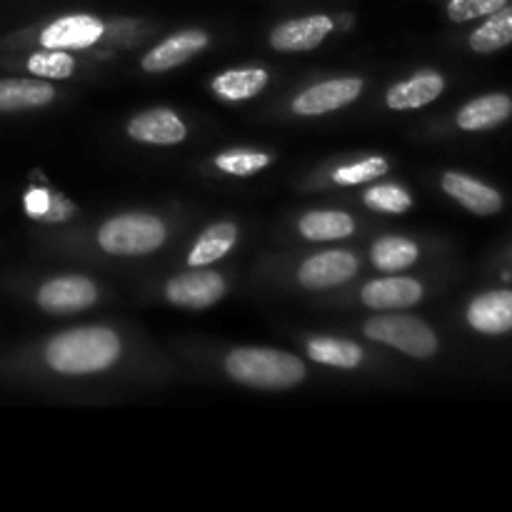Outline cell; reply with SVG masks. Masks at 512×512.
Wrapping results in <instances>:
<instances>
[{
  "label": "cell",
  "mask_w": 512,
  "mask_h": 512,
  "mask_svg": "<svg viewBox=\"0 0 512 512\" xmlns=\"http://www.w3.org/2000/svg\"><path fill=\"white\" fill-rule=\"evenodd\" d=\"M443 190L475 215H495L503 210V195L498 190L465 173H445Z\"/></svg>",
  "instance_id": "15"
},
{
  "label": "cell",
  "mask_w": 512,
  "mask_h": 512,
  "mask_svg": "<svg viewBox=\"0 0 512 512\" xmlns=\"http://www.w3.org/2000/svg\"><path fill=\"white\" fill-rule=\"evenodd\" d=\"M225 370L235 383L258 390H288L305 380L303 360L293 353L270 348H238L225 360Z\"/></svg>",
  "instance_id": "2"
},
{
  "label": "cell",
  "mask_w": 512,
  "mask_h": 512,
  "mask_svg": "<svg viewBox=\"0 0 512 512\" xmlns=\"http://www.w3.org/2000/svg\"><path fill=\"white\" fill-rule=\"evenodd\" d=\"M363 93V80L360 78H335L323 80V83L313 85V88L303 90L298 98L293 100V110L298 115H325L333 110L345 108L358 95Z\"/></svg>",
  "instance_id": "9"
},
{
  "label": "cell",
  "mask_w": 512,
  "mask_h": 512,
  "mask_svg": "<svg viewBox=\"0 0 512 512\" xmlns=\"http://www.w3.org/2000/svg\"><path fill=\"white\" fill-rule=\"evenodd\" d=\"M468 325L480 335L512 330V290H488L468 305Z\"/></svg>",
  "instance_id": "12"
},
{
  "label": "cell",
  "mask_w": 512,
  "mask_h": 512,
  "mask_svg": "<svg viewBox=\"0 0 512 512\" xmlns=\"http://www.w3.org/2000/svg\"><path fill=\"white\" fill-rule=\"evenodd\" d=\"M105 33L103 20L95 18V15L85 13H73L63 15V18H55L53 23H48L40 33V43L43 48H55V50H70V48H88L95 45Z\"/></svg>",
  "instance_id": "10"
},
{
  "label": "cell",
  "mask_w": 512,
  "mask_h": 512,
  "mask_svg": "<svg viewBox=\"0 0 512 512\" xmlns=\"http://www.w3.org/2000/svg\"><path fill=\"white\" fill-rule=\"evenodd\" d=\"M333 28L335 23L330 15H305V18L275 25L273 33H270V45L280 53H305V50L318 48L333 33Z\"/></svg>",
  "instance_id": "8"
},
{
  "label": "cell",
  "mask_w": 512,
  "mask_h": 512,
  "mask_svg": "<svg viewBox=\"0 0 512 512\" xmlns=\"http://www.w3.org/2000/svg\"><path fill=\"white\" fill-rule=\"evenodd\" d=\"M420 250L413 240L400 238V235H385L378 243L373 245V258L375 268L383 270V273H400V270L410 268V265L418 260Z\"/></svg>",
  "instance_id": "23"
},
{
  "label": "cell",
  "mask_w": 512,
  "mask_h": 512,
  "mask_svg": "<svg viewBox=\"0 0 512 512\" xmlns=\"http://www.w3.org/2000/svg\"><path fill=\"white\" fill-rule=\"evenodd\" d=\"M28 73L35 78H53L63 80L75 73V60L68 53L55 48H45L43 53H33L28 58Z\"/></svg>",
  "instance_id": "26"
},
{
  "label": "cell",
  "mask_w": 512,
  "mask_h": 512,
  "mask_svg": "<svg viewBox=\"0 0 512 512\" xmlns=\"http://www.w3.org/2000/svg\"><path fill=\"white\" fill-rule=\"evenodd\" d=\"M168 238L163 220L150 213H125L98 230V243L110 255L155 253Z\"/></svg>",
  "instance_id": "3"
},
{
  "label": "cell",
  "mask_w": 512,
  "mask_h": 512,
  "mask_svg": "<svg viewBox=\"0 0 512 512\" xmlns=\"http://www.w3.org/2000/svg\"><path fill=\"white\" fill-rule=\"evenodd\" d=\"M48 208H50V195L45 193V190L33 188L25 193V213H28L30 218H43V215L48 213Z\"/></svg>",
  "instance_id": "30"
},
{
  "label": "cell",
  "mask_w": 512,
  "mask_h": 512,
  "mask_svg": "<svg viewBox=\"0 0 512 512\" xmlns=\"http://www.w3.org/2000/svg\"><path fill=\"white\" fill-rule=\"evenodd\" d=\"M505 3H510V0H448V18L453 23H470V20L495 13Z\"/></svg>",
  "instance_id": "29"
},
{
  "label": "cell",
  "mask_w": 512,
  "mask_h": 512,
  "mask_svg": "<svg viewBox=\"0 0 512 512\" xmlns=\"http://www.w3.org/2000/svg\"><path fill=\"white\" fill-rule=\"evenodd\" d=\"M445 90V78L433 70H425V73L413 75V78L403 80V83H395L393 88L385 95V103L390 110H418L425 108L428 103L438 100Z\"/></svg>",
  "instance_id": "16"
},
{
  "label": "cell",
  "mask_w": 512,
  "mask_h": 512,
  "mask_svg": "<svg viewBox=\"0 0 512 512\" xmlns=\"http://www.w3.org/2000/svg\"><path fill=\"white\" fill-rule=\"evenodd\" d=\"M365 335L418 360L438 353L435 330L413 315H378L365 323Z\"/></svg>",
  "instance_id": "4"
},
{
  "label": "cell",
  "mask_w": 512,
  "mask_h": 512,
  "mask_svg": "<svg viewBox=\"0 0 512 512\" xmlns=\"http://www.w3.org/2000/svg\"><path fill=\"white\" fill-rule=\"evenodd\" d=\"M238 243V228L233 223H215L198 238V243L190 248L188 265L190 268H205L215 260L225 258Z\"/></svg>",
  "instance_id": "19"
},
{
  "label": "cell",
  "mask_w": 512,
  "mask_h": 512,
  "mask_svg": "<svg viewBox=\"0 0 512 512\" xmlns=\"http://www.w3.org/2000/svg\"><path fill=\"white\" fill-rule=\"evenodd\" d=\"M270 165V155L260 153V150H228L215 158V168L223 170L228 175H255Z\"/></svg>",
  "instance_id": "27"
},
{
  "label": "cell",
  "mask_w": 512,
  "mask_h": 512,
  "mask_svg": "<svg viewBox=\"0 0 512 512\" xmlns=\"http://www.w3.org/2000/svg\"><path fill=\"white\" fill-rule=\"evenodd\" d=\"M512 115V100L505 93L480 95L463 105L458 113V128L465 133H483V130L498 128Z\"/></svg>",
  "instance_id": "17"
},
{
  "label": "cell",
  "mask_w": 512,
  "mask_h": 512,
  "mask_svg": "<svg viewBox=\"0 0 512 512\" xmlns=\"http://www.w3.org/2000/svg\"><path fill=\"white\" fill-rule=\"evenodd\" d=\"M55 88L43 83L40 78H3L0 80V113H13V110L43 108L53 103Z\"/></svg>",
  "instance_id": "18"
},
{
  "label": "cell",
  "mask_w": 512,
  "mask_h": 512,
  "mask_svg": "<svg viewBox=\"0 0 512 512\" xmlns=\"http://www.w3.org/2000/svg\"><path fill=\"white\" fill-rule=\"evenodd\" d=\"M208 43L210 38L205 30H180V33L170 35L163 43L150 48L140 65H143L145 73H168V70L195 58L200 50L208 48Z\"/></svg>",
  "instance_id": "11"
},
{
  "label": "cell",
  "mask_w": 512,
  "mask_h": 512,
  "mask_svg": "<svg viewBox=\"0 0 512 512\" xmlns=\"http://www.w3.org/2000/svg\"><path fill=\"white\" fill-rule=\"evenodd\" d=\"M363 303L373 310H405L423 300V285L413 278H380L370 280L360 293Z\"/></svg>",
  "instance_id": "13"
},
{
  "label": "cell",
  "mask_w": 512,
  "mask_h": 512,
  "mask_svg": "<svg viewBox=\"0 0 512 512\" xmlns=\"http://www.w3.org/2000/svg\"><path fill=\"white\" fill-rule=\"evenodd\" d=\"M225 280L210 270L193 268L190 273H180L165 285V298L178 308L203 310L223 300Z\"/></svg>",
  "instance_id": "5"
},
{
  "label": "cell",
  "mask_w": 512,
  "mask_h": 512,
  "mask_svg": "<svg viewBox=\"0 0 512 512\" xmlns=\"http://www.w3.org/2000/svg\"><path fill=\"white\" fill-rule=\"evenodd\" d=\"M470 48L480 55H490L512 43V3H505L495 13L485 15L483 25L470 35Z\"/></svg>",
  "instance_id": "21"
},
{
  "label": "cell",
  "mask_w": 512,
  "mask_h": 512,
  "mask_svg": "<svg viewBox=\"0 0 512 512\" xmlns=\"http://www.w3.org/2000/svg\"><path fill=\"white\" fill-rule=\"evenodd\" d=\"M308 355L315 360V363H323V365H330V368H343V370H353L363 363V348L338 338L310 340Z\"/></svg>",
  "instance_id": "24"
},
{
  "label": "cell",
  "mask_w": 512,
  "mask_h": 512,
  "mask_svg": "<svg viewBox=\"0 0 512 512\" xmlns=\"http://www.w3.org/2000/svg\"><path fill=\"white\" fill-rule=\"evenodd\" d=\"M118 358L120 338L110 328L65 330L45 348V363L63 375L103 373Z\"/></svg>",
  "instance_id": "1"
},
{
  "label": "cell",
  "mask_w": 512,
  "mask_h": 512,
  "mask_svg": "<svg viewBox=\"0 0 512 512\" xmlns=\"http://www.w3.org/2000/svg\"><path fill=\"white\" fill-rule=\"evenodd\" d=\"M363 200L370 210L385 215H403L413 208V198L400 185H375L365 193Z\"/></svg>",
  "instance_id": "25"
},
{
  "label": "cell",
  "mask_w": 512,
  "mask_h": 512,
  "mask_svg": "<svg viewBox=\"0 0 512 512\" xmlns=\"http://www.w3.org/2000/svg\"><path fill=\"white\" fill-rule=\"evenodd\" d=\"M298 230L303 238L325 243V240H340L355 233V220L343 210H313L300 218Z\"/></svg>",
  "instance_id": "20"
},
{
  "label": "cell",
  "mask_w": 512,
  "mask_h": 512,
  "mask_svg": "<svg viewBox=\"0 0 512 512\" xmlns=\"http://www.w3.org/2000/svg\"><path fill=\"white\" fill-rule=\"evenodd\" d=\"M98 300L93 280L83 275H63L53 278L38 290V305L50 315H70L90 308Z\"/></svg>",
  "instance_id": "6"
},
{
  "label": "cell",
  "mask_w": 512,
  "mask_h": 512,
  "mask_svg": "<svg viewBox=\"0 0 512 512\" xmlns=\"http://www.w3.org/2000/svg\"><path fill=\"white\" fill-rule=\"evenodd\" d=\"M358 273V258L348 250H325L305 260L298 270L300 285L308 290H325L343 285Z\"/></svg>",
  "instance_id": "7"
},
{
  "label": "cell",
  "mask_w": 512,
  "mask_h": 512,
  "mask_svg": "<svg viewBox=\"0 0 512 512\" xmlns=\"http://www.w3.org/2000/svg\"><path fill=\"white\" fill-rule=\"evenodd\" d=\"M388 173V160L380 158V155H373V158H365L360 163L343 165L333 173V180L338 185H360L368 183V180L380 178V175Z\"/></svg>",
  "instance_id": "28"
},
{
  "label": "cell",
  "mask_w": 512,
  "mask_h": 512,
  "mask_svg": "<svg viewBox=\"0 0 512 512\" xmlns=\"http://www.w3.org/2000/svg\"><path fill=\"white\" fill-rule=\"evenodd\" d=\"M128 135L148 145H178L188 135V128L173 110L155 108L135 115L128 123Z\"/></svg>",
  "instance_id": "14"
},
{
  "label": "cell",
  "mask_w": 512,
  "mask_h": 512,
  "mask_svg": "<svg viewBox=\"0 0 512 512\" xmlns=\"http://www.w3.org/2000/svg\"><path fill=\"white\" fill-rule=\"evenodd\" d=\"M270 75L263 68H238L225 70L213 80V90L225 100H250L263 93Z\"/></svg>",
  "instance_id": "22"
}]
</instances>
